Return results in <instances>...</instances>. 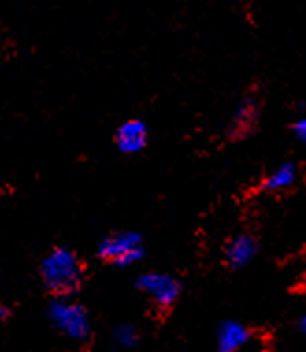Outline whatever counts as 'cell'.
<instances>
[{
  "label": "cell",
  "mask_w": 306,
  "mask_h": 352,
  "mask_svg": "<svg viewBox=\"0 0 306 352\" xmlns=\"http://www.w3.org/2000/svg\"><path fill=\"white\" fill-rule=\"evenodd\" d=\"M41 280L45 289L54 297H73L86 278V269L74 250L56 247L41 261Z\"/></svg>",
  "instance_id": "6da1fadb"
},
{
  "label": "cell",
  "mask_w": 306,
  "mask_h": 352,
  "mask_svg": "<svg viewBox=\"0 0 306 352\" xmlns=\"http://www.w3.org/2000/svg\"><path fill=\"white\" fill-rule=\"evenodd\" d=\"M52 327L67 336L69 340L84 343L91 338V317L89 311L71 297H54L47 310Z\"/></svg>",
  "instance_id": "7a4b0ae2"
},
{
  "label": "cell",
  "mask_w": 306,
  "mask_h": 352,
  "mask_svg": "<svg viewBox=\"0 0 306 352\" xmlns=\"http://www.w3.org/2000/svg\"><path fill=\"white\" fill-rule=\"evenodd\" d=\"M97 254L105 263L113 267H132L145 256L143 237L138 232H113L98 243Z\"/></svg>",
  "instance_id": "3957f363"
},
{
  "label": "cell",
  "mask_w": 306,
  "mask_h": 352,
  "mask_svg": "<svg viewBox=\"0 0 306 352\" xmlns=\"http://www.w3.org/2000/svg\"><path fill=\"white\" fill-rule=\"evenodd\" d=\"M135 287L160 311L171 310L182 293L180 280L175 274L162 273V271H147V273L140 274L135 280Z\"/></svg>",
  "instance_id": "277c9868"
},
{
  "label": "cell",
  "mask_w": 306,
  "mask_h": 352,
  "mask_svg": "<svg viewBox=\"0 0 306 352\" xmlns=\"http://www.w3.org/2000/svg\"><path fill=\"white\" fill-rule=\"evenodd\" d=\"M260 121V100L254 93H249L243 100L236 106L228 124V138L232 141H241L256 130Z\"/></svg>",
  "instance_id": "5b68a950"
},
{
  "label": "cell",
  "mask_w": 306,
  "mask_h": 352,
  "mask_svg": "<svg viewBox=\"0 0 306 352\" xmlns=\"http://www.w3.org/2000/svg\"><path fill=\"white\" fill-rule=\"evenodd\" d=\"M258 256L256 237L247 232L230 237L223 249V258L230 269H245L251 265Z\"/></svg>",
  "instance_id": "8992f818"
},
{
  "label": "cell",
  "mask_w": 306,
  "mask_h": 352,
  "mask_svg": "<svg viewBox=\"0 0 306 352\" xmlns=\"http://www.w3.org/2000/svg\"><path fill=\"white\" fill-rule=\"evenodd\" d=\"M117 151L122 154H138L149 143V126L141 119H127L121 122L113 135Z\"/></svg>",
  "instance_id": "52a82bcc"
},
{
  "label": "cell",
  "mask_w": 306,
  "mask_h": 352,
  "mask_svg": "<svg viewBox=\"0 0 306 352\" xmlns=\"http://www.w3.org/2000/svg\"><path fill=\"white\" fill-rule=\"evenodd\" d=\"M217 352H241L252 341V330L245 322L223 321L217 328Z\"/></svg>",
  "instance_id": "ba28073f"
},
{
  "label": "cell",
  "mask_w": 306,
  "mask_h": 352,
  "mask_svg": "<svg viewBox=\"0 0 306 352\" xmlns=\"http://www.w3.org/2000/svg\"><path fill=\"white\" fill-rule=\"evenodd\" d=\"M299 180V169L294 162H282L276 167L263 176L258 189L262 193H286L289 189L295 188V184Z\"/></svg>",
  "instance_id": "9c48e42d"
},
{
  "label": "cell",
  "mask_w": 306,
  "mask_h": 352,
  "mask_svg": "<svg viewBox=\"0 0 306 352\" xmlns=\"http://www.w3.org/2000/svg\"><path fill=\"white\" fill-rule=\"evenodd\" d=\"M111 340L116 343V346L122 349V351H129V349H134L138 343H140L141 336L140 330L132 324V322H121L113 328L111 332Z\"/></svg>",
  "instance_id": "30bf717a"
},
{
  "label": "cell",
  "mask_w": 306,
  "mask_h": 352,
  "mask_svg": "<svg viewBox=\"0 0 306 352\" xmlns=\"http://www.w3.org/2000/svg\"><path fill=\"white\" fill-rule=\"evenodd\" d=\"M292 132H294L295 140L299 141L300 145L306 148V116L299 117V119L292 124Z\"/></svg>",
  "instance_id": "8fae6325"
},
{
  "label": "cell",
  "mask_w": 306,
  "mask_h": 352,
  "mask_svg": "<svg viewBox=\"0 0 306 352\" xmlns=\"http://www.w3.org/2000/svg\"><path fill=\"white\" fill-rule=\"evenodd\" d=\"M10 317H12V310L8 306H4V304H0V322L8 321Z\"/></svg>",
  "instance_id": "7c38bea8"
},
{
  "label": "cell",
  "mask_w": 306,
  "mask_h": 352,
  "mask_svg": "<svg viewBox=\"0 0 306 352\" xmlns=\"http://www.w3.org/2000/svg\"><path fill=\"white\" fill-rule=\"evenodd\" d=\"M297 327H299V332L306 338V314L299 317V322H297Z\"/></svg>",
  "instance_id": "4fadbf2b"
},
{
  "label": "cell",
  "mask_w": 306,
  "mask_h": 352,
  "mask_svg": "<svg viewBox=\"0 0 306 352\" xmlns=\"http://www.w3.org/2000/svg\"><path fill=\"white\" fill-rule=\"evenodd\" d=\"M300 287H303V293L306 295V271L303 273V278H300Z\"/></svg>",
  "instance_id": "5bb4252c"
}]
</instances>
